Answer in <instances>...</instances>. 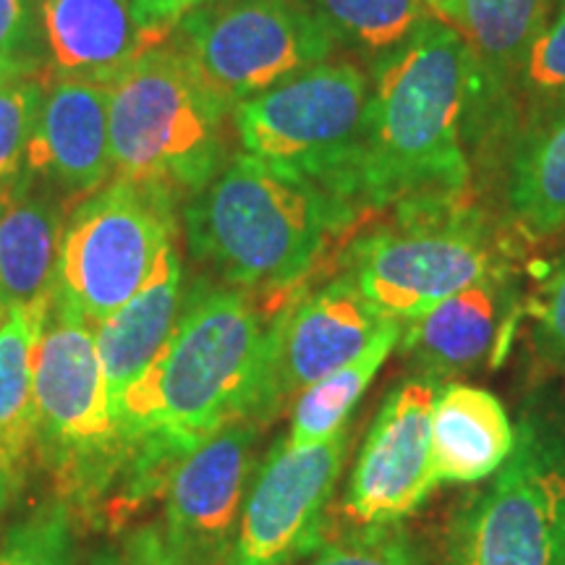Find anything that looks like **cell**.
Segmentation results:
<instances>
[{
    "label": "cell",
    "instance_id": "cell-1",
    "mask_svg": "<svg viewBox=\"0 0 565 565\" xmlns=\"http://www.w3.org/2000/svg\"><path fill=\"white\" fill-rule=\"evenodd\" d=\"M477 68L463 34L437 17L398 51L372 63L353 207L466 196L471 181L466 118Z\"/></svg>",
    "mask_w": 565,
    "mask_h": 565
},
{
    "label": "cell",
    "instance_id": "cell-2",
    "mask_svg": "<svg viewBox=\"0 0 565 565\" xmlns=\"http://www.w3.org/2000/svg\"><path fill=\"white\" fill-rule=\"evenodd\" d=\"M273 317L244 288L196 280L158 359L113 404L118 435L168 433L200 448L233 422H254Z\"/></svg>",
    "mask_w": 565,
    "mask_h": 565
},
{
    "label": "cell",
    "instance_id": "cell-3",
    "mask_svg": "<svg viewBox=\"0 0 565 565\" xmlns=\"http://www.w3.org/2000/svg\"><path fill=\"white\" fill-rule=\"evenodd\" d=\"M359 210L328 189L238 152L186 204L189 249L244 291L296 286Z\"/></svg>",
    "mask_w": 565,
    "mask_h": 565
},
{
    "label": "cell",
    "instance_id": "cell-4",
    "mask_svg": "<svg viewBox=\"0 0 565 565\" xmlns=\"http://www.w3.org/2000/svg\"><path fill=\"white\" fill-rule=\"evenodd\" d=\"M231 110L175 42L152 47L108 82L113 173L194 196L225 166Z\"/></svg>",
    "mask_w": 565,
    "mask_h": 565
},
{
    "label": "cell",
    "instance_id": "cell-5",
    "mask_svg": "<svg viewBox=\"0 0 565 565\" xmlns=\"http://www.w3.org/2000/svg\"><path fill=\"white\" fill-rule=\"evenodd\" d=\"M393 221L353 238L349 273L366 299L395 322L513 270L503 236L466 196H429L395 204Z\"/></svg>",
    "mask_w": 565,
    "mask_h": 565
},
{
    "label": "cell",
    "instance_id": "cell-6",
    "mask_svg": "<svg viewBox=\"0 0 565 565\" xmlns=\"http://www.w3.org/2000/svg\"><path fill=\"white\" fill-rule=\"evenodd\" d=\"M445 565H565L563 401H529L511 458L454 519Z\"/></svg>",
    "mask_w": 565,
    "mask_h": 565
},
{
    "label": "cell",
    "instance_id": "cell-7",
    "mask_svg": "<svg viewBox=\"0 0 565 565\" xmlns=\"http://www.w3.org/2000/svg\"><path fill=\"white\" fill-rule=\"evenodd\" d=\"M34 456L76 513L124 448L113 422L95 328L51 288L32 349Z\"/></svg>",
    "mask_w": 565,
    "mask_h": 565
},
{
    "label": "cell",
    "instance_id": "cell-8",
    "mask_svg": "<svg viewBox=\"0 0 565 565\" xmlns=\"http://www.w3.org/2000/svg\"><path fill=\"white\" fill-rule=\"evenodd\" d=\"M370 74L324 61L233 108L242 152L328 189L349 204L362 150Z\"/></svg>",
    "mask_w": 565,
    "mask_h": 565
},
{
    "label": "cell",
    "instance_id": "cell-9",
    "mask_svg": "<svg viewBox=\"0 0 565 565\" xmlns=\"http://www.w3.org/2000/svg\"><path fill=\"white\" fill-rule=\"evenodd\" d=\"M175 233L171 189L116 175L71 212L53 291L95 328L145 286Z\"/></svg>",
    "mask_w": 565,
    "mask_h": 565
},
{
    "label": "cell",
    "instance_id": "cell-10",
    "mask_svg": "<svg viewBox=\"0 0 565 565\" xmlns=\"http://www.w3.org/2000/svg\"><path fill=\"white\" fill-rule=\"evenodd\" d=\"M173 42L231 108L320 66L335 47L301 0H210L179 21Z\"/></svg>",
    "mask_w": 565,
    "mask_h": 565
},
{
    "label": "cell",
    "instance_id": "cell-11",
    "mask_svg": "<svg viewBox=\"0 0 565 565\" xmlns=\"http://www.w3.org/2000/svg\"><path fill=\"white\" fill-rule=\"evenodd\" d=\"M349 450L351 424L315 448H291L278 437L254 469L225 565H296L315 555L328 542Z\"/></svg>",
    "mask_w": 565,
    "mask_h": 565
},
{
    "label": "cell",
    "instance_id": "cell-12",
    "mask_svg": "<svg viewBox=\"0 0 565 565\" xmlns=\"http://www.w3.org/2000/svg\"><path fill=\"white\" fill-rule=\"evenodd\" d=\"M443 383L427 374L395 383L370 424L341 511L351 526L404 524L435 492L433 408Z\"/></svg>",
    "mask_w": 565,
    "mask_h": 565
},
{
    "label": "cell",
    "instance_id": "cell-13",
    "mask_svg": "<svg viewBox=\"0 0 565 565\" xmlns=\"http://www.w3.org/2000/svg\"><path fill=\"white\" fill-rule=\"evenodd\" d=\"M391 322L351 273L294 296L273 317L270 362L254 422H273L301 391L356 359Z\"/></svg>",
    "mask_w": 565,
    "mask_h": 565
},
{
    "label": "cell",
    "instance_id": "cell-14",
    "mask_svg": "<svg viewBox=\"0 0 565 565\" xmlns=\"http://www.w3.org/2000/svg\"><path fill=\"white\" fill-rule=\"evenodd\" d=\"M263 424L242 419L204 440L175 469L166 492L160 545L173 565H225L252 475Z\"/></svg>",
    "mask_w": 565,
    "mask_h": 565
},
{
    "label": "cell",
    "instance_id": "cell-15",
    "mask_svg": "<svg viewBox=\"0 0 565 565\" xmlns=\"http://www.w3.org/2000/svg\"><path fill=\"white\" fill-rule=\"evenodd\" d=\"M110 171L108 84L53 76L26 152V173L71 196H89Z\"/></svg>",
    "mask_w": 565,
    "mask_h": 565
},
{
    "label": "cell",
    "instance_id": "cell-16",
    "mask_svg": "<svg viewBox=\"0 0 565 565\" xmlns=\"http://www.w3.org/2000/svg\"><path fill=\"white\" fill-rule=\"evenodd\" d=\"M513 315V270L494 273L404 322L398 345L416 372L443 383L479 370L503 341Z\"/></svg>",
    "mask_w": 565,
    "mask_h": 565
},
{
    "label": "cell",
    "instance_id": "cell-17",
    "mask_svg": "<svg viewBox=\"0 0 565 565\" xmlns=\"http://www.w3.org/2000/svg\"><path fill=\"white\" fill-rule=\"evenodd\" d=\"M40 34L53 76L108 84L171 32L147 26L131 0H40Z\"/></svg>",
    "mask_w": 565,
    "mask_h": 565
},
{
    "label": "cell",
    "instance_id": "cell-18",
    "mask_svg": "<svg viewBox=\"0 0 565 565\" xmlns=\"http://www.w3.org/2000/svg\"><path fill=\"white\" fill-rule=\"evenodd\" d=\"M515 448V422L484 387L443 383L433 408V469L437 484L490 479Z\"/></svg>",
    "mask_w": 565,
    "mask_h": 565
},
{
    "label": "cell",
    "instance_id": "cell-19",
    "mask_svg": "<svg viewBox=\"0 0 565 565\" xmlns=\"http://www.w3.org/2000/svg\"><path fill=\"white\" fill-rule=\"evenodd\" d=\"M61 225V202L34 175L0 186V299L11 309L51 294Z\"/></svg>",
    "mask_w": 565,
    "mask_h": 565
},
{
    "label": "cell",
    "instance_id": "cell-20",
    "mask_svg": "<svg viewBox=\"0 0 565 565\" xmlns=\"http://www.w3.org/2000/svg\"><path fill=\"white\" fill-rule=\"evenodd\" d=\"M181 309V257L175 244L160 254L158 265L145 286L95 324V343L108 385L110 408L121 398L126 387L137 383L173 333Z\"/></svg>",
    "mask_w": 565,
    "mask_h": 565
},
{
    "label": "cell",
    "instance_id": "cell-21",
    "mask_svg": "<svg viewBox=\"0 0 565 565\" xmlns=\"http://www.w3.org/2000/svg\"><path fill=\"white\" fill-rule=\"evenodd\" d=\"M505 200L521 236L542 242L565 231V108L519 131Z\"/></svg>",
    "mask_w": 565,
    "mask_h": 565
},
{
    "label": "cell",
    "instance_id": "cell-22",
    "mask_svg": "<svg viewBox=\"0 0 565 565\" xmlns=\"http://www.w3.org/2000/svg\"><path fill=\"white\" fill-rule=\"evenodd\" d=\"M401 330L404 324L393 320L356 359L324 374L307 391L296 395L291 429L286 435V443L291 448H315L341 433L351 419L353 406L362 401L366 387L372 385L387 356L401 343Z\"/></svg>",
    "mask_w": 565,
    "mask_h": 565
},
{
    "label": "cell",
    "instance_id": "cell-23",
    "mask_svg": "<svg viewBox=\"0 0 565 565\" xmlns=\"http://www.w3.org/2000/svg\"><path fill=\"white\" fill-rule=\"evenodd\" d=\"M553 0H461V34L479 66L508 89L534 40L550 21Z\"/></svg>",
    "mask_w": 565,
    "mask_h": 565
},
{
    "label": "cell",
    "instance_id": "cell-24",
    "mask_svg": "<svg viewBox=\"0 0 565 565\" xmlns=\"http://www.w3.org/2000/svg\"><path fill=\"white\" fill-rule=\"evenodd\" d=\"M45 301L13 307L0 324V448L24 469L34 456L32 349Z\"/></svg>",
    "mask_w": 565,
    "mask_h": 565
},
{
    "label": "cell",
    "instance_id": "cell-25",
    "mask_svg": "<svg viewBox=\"0 0 565 565\" xmlns=\"http://www.w3.org/2000/svg\"><path fill=\"white\" fill-rule=\"evenodd\" d=\"M324 30L349 51L372 63L398 51L406 40L435 19L422 0H301Z\"/></svg>",
    "mask_w": 565,
    "mask_h": 565
},
{
    "label": "cell",
    "instance_id": "cell-26",
    "mask_svg": "<svg viewBox=\"0 0 565 565\" xmlns=\"http://www.w3.org/2000/svg\"><path fill=\"white\" fill-rule=\"evenodd\" d=\"M505 92L513 113L521 108L524 126L565 108V0H557L555 13Z\"/></svg>",
    "mask_w": 565,
    "mask_h": 565
},
{
    "label": "cell",
    "instance_id": "cell-27",
    "mask_svg": "<svg viewBox=\"0 0 565 565\" xmlns=\"http://www.w3.org/2000/svg\"><path fill=\"white\" fill-rule=\"evenodd\" d=\"M79 515L61 494L42 500L0 540V565H76Z\"/></svg>",
    "mask_w": 565,
    "mask_h": 565
},
{
    "label": "cell",
    "instance_id": "cell-28",
    "mask_svg": "<svg viewBox=\"0 0 565 565\" xmlns=\"http://www.w3.org/2000/svg\"><path fill=\"white\" fill-rule=\"evenodd\" d=\"M309 565H429L427 553L404 524L351 526L328 540Z\"/></svg>",
    "mask_w": 565,
    "mask_h": 565
},
{
    "label": "cell",
    "instance_id": "cell-29",
    "mask_svg": "<svg viewBox=\"0 0 565 565\" xmlns=\"http://www.w3.org/2000/svg\"><path fill=\"white\" fill-rule=\"evenodd\" d=\"M45 84L38 74L0 84V186L24 179L26 152L38 126Z\"/></svg>",
    "mask_w": 565,
    "mask_h": 565
},
{
    "label": "cell",
    "instance_id": "cell-30",
    "mask_svg": "<svg viewBox=\"0 0 565 565\" xmlns=\"http://www.w3.org/2000/svg\"><path fill=\"white\" fill-rule=\"evenodd\" d=\"M532 343L550 370L565 372V257L557 263L529 299Z\"/></svg>",
    "mask_w": 565,
    "mask_h": 565
},
{
    "label": "cell",
    "instance_id": "cell-31",
    "mask_svg": "<svg viewBox=\"0 0 565 565\" xmlns=\"http://www.w3.org/2000/svg\"><path fill=\"white\" fill-rule=\"evenodd\" d=\"M34 32L32 0H0V58L38 61L30 55Z\"/></svg>",
    "mask_w": 565,
    "mask_h": 565
},
{
    "label": "cell",
    "instance_id": "cell-32",
    "mask_svg": "<svg viewBox=\"0 0 565 565\" xmlns=\"http://www.w3.org/2000/svg\"><path fill=\"white\" fill-rule=\"evenodd\" d=\"M131 3L147 26H154V30L162 32H173L183 17L202 9L210 0H131Z\"/></svg>",
    "mask_w": 565,
    "mask_h": 565
},
{
    "label": "cell",
    "instance_id": "cell-33",
    "mask_svg": "<svg viewBox=\"0 0 565 565\" xmlns=\"http://www.w3.org/2000/svg\"><path fill=\"white\" fill-rule=\"evenodd\" d=\"M124 565H173L160 545L158 529L141 526L126 540Z\"/></svg>",
    "mask_w": 565,
    "mask_h": 565
},
{
    "label": "cell",
    "instance_id": "cell-34",
    "mask_svg": "<svg viewBox=\"0 0 565 565\" xmlns=\"http://www.w3.org/2000/svg\"><path fill=\"white\" fill-rule=\"evenodd\" d=\"M21 484H24V466H19L0 448V515L17 503Z\"/></svg>",
    "mask_w": 565,
    "mask_h": 565
},
{
    "label": "cell",
    "instance_id": "cell-35",
    "mask_svg": "<svg viewBox=\"0 0 565 565\" xmlns=\"http://www.w3.org/2000/svg\"><path fill=\"white\" fill-rule=\"evenodd\" d=\"M40 71L38 61H9L0 58V84L19 79V76H32Z\"/></svg>",
    "mask_w": 565,
    "mask_h": 565
},
{
    "label": "cell",
    "instance_id": "cell-36",
    "mask_svg": "<svg viewBox=\"0 0 565 565\" xmlns=\"http://www.w3.org/2000/svg\"><path fill=\"white\" fill-rule=\"evenodd\" d=\"M422 3L427 6L435 17L448 21V24L450 21L458 24V19H461V0H422Z\"/></svg>",
    "mask_w": 565,
    "mask_h": 565
},
{
    "label": "cell",
    "instance_id": "cell-37",
    "mask_svg": "<svg viewBox=\"0 0 565 565\" xmlns=\"http://www.w3.org/2000/svg\"><path fill=\"white\" fill-rule=\"evenodd\" d=\"M87 565H124V557L113 550H103V553H95L87 561Z\"/></svg>",
    "mask_w": 565,
    "mask_h": 565
},
{
    "label": "cell",
    "instance_id": "cell-38",
    "mask_svg": "<svg viewBox=\"0 0 565 565\" xmlns=\"http://www.w3.org/2000/svg\"><path fill=\"white\" fill-rule=\"evenodd\" d=\"M9 315H11V307L3 299H0V324L6 322V317H9Z\"/></svg>",
    "mask_w": 565,
    "mask_h": 565
}]
</instances>
